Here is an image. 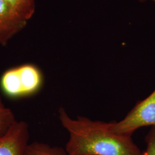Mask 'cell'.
<instances>
[{"instance_id":"cell-1","label":"cell","mask_w":155,"mask_h":155,"mask_svg":"<svg viewBox=\"0 0 155 155\" xmlns=\"http://www.w3.org/2000/svg\"><path fill=\"white\" fill-rule=\"evenodd\" d=\"M59 118L70 135L65 148L68 155H143L131 136L112 130V121L83 116L72 119L63 107L59 110Z\"/></svg>"},{"instance_id":"cell-2","label":"cell","mask_w":155,"mask_h":155,"mask_svg":"<svg viewBox=\"0 0 155 155\" xmlns=\"http://www.w3.org/2000/svg\"><path fill=\"white\" fill-rule=\"evenodd\" d=\"M43 81L39 67L27 63L6 70L0 78V89L8 98L18 99L38 93Z\"/></svg>"},{"instance_id":"cell-3","label":"cell","mask_w":155,"mask_h":155,"mask_svg":"<svg viewBox=\"0 0 155 155\" xmlns=\"http://www.w3.org/2000/svg\"><path fill=\"white\" fill-rule=\"evenodd\" d=\"M155 127V89L144 100L138 101L120 121H112L113 132L132 136L140 128Z\"/></svg>"},{"instance_id":"cell-4","label":"cell","mask_w":155,"mask_h":155,"mask_svg":"<svg viewBox=\"0 0 155 155\" xmlns=\"http://www.w3.org/2000/svg\"><path fill=\"white\" fill-rule=\"evenodd\" d=\"M29 141L28 125L17 121L0 135V155H26Z\"/></svg>"},{"instance_id":"cell-5","label":"cell","mask_w":155,"mask_h":155,"mask_svg":"<svg viewBox=\"0 0 155 155\" xmlns=\"http://www.w3.org/2000/svg\"><path fill=\"white\" fill-rule=\"evenodd\" d=\"M27 21L5 1L0 0V45H7L26 27Z\"/></svg>"},{"instance_id":"cell-6","label":"cell","mask_w":155,"mask_h":155,"mask_svg":"<svg viewBox=\"0 0 155 155\" xmlns=\"http://www.w3.org/2000/svg\"><path fill=\"white\" fill-rule=\"evenodd\" d=\"M26 155H68L65 149L48 144L33 142L29 144Z\"/></svg>"},{"instance_id":"cell-7","label":"cell","mask_w":155,"mask_h":155,"mask_svg":"<svg viewBox=\"0 0 155 155\" xmlns=\"http://www.w3.org/2000/svg\"><path fill=\"white\" fill-rule=\"evenodd\" d=\"M17 13L28 21L33 16L35 11V0H3Z\"/></svg>"},{"instance_id":"cell-8","label":"cell","mask_w":155,"mask_h":155,"mask_svg":"<svg viewBox=\"0 0 155 155\" xmlns=\"http://www.w3.org/2000/svg\"><path fill=\"white\" fill-rule=\"evenodd\" d=\"M16 121L13 111L4 105L0 95V135L5 133Z\"/></svg>"},{"instance_id":"cell-9","label":"cell","mask_w":155,"mask_h":155,"mask_svg":"<svg viewBox=\"0 0 155 155\" xmlns=\"http://www.w3.org/2000/svg\"><path fill=\"white\" fill-rule=\"evenodd\" d=\"M145 140L147 147L143 155H155V127H151Z\"/></svg>"},{"instance_id":"cell-10","label":"cell","mask_w":155,"mask_h":155,"mask_svg":"<svg viewBox=\"0 0 155 155\" xmlns=\"http://www.w3.org/2000/svg\"><path fill=\"white\" fill-rule=\"evenodd\" d=\"M153 1H155V0H153Z\"/></svg>"}]
</instances>
